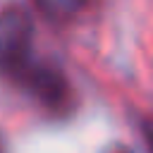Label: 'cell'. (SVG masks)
<instances>
[{
    "mask_svg": "<svg viewBox=\"0 0 153 153\" xmlns=\"http://www.w3.org/2000/svg\"><path fill=\"white\" fill-rule=\"evenodd\" d=\"M33 65V22L24 7H5L0 12V74L22 84Z\"/></svg>",
    "mask_w": 153,
    "mask_h": 153,
    "instance_id": "1",
    "label": "cell"
},
{
    "mask_svg": "<svg viewBox=\"0 0 153 153\" xmlns=\"http://www.w3.org/2000/svg\"><path fill=\"white\" fill-rule=\"evenodd\" d=\"M115 153H129V151H124V148H120V151H115Z\"/></svg>",
    "mask_w": 153,
    "mask_h": 153,
    "instance_id": "5",
    "label": "cell"
},
{
    "mask_svg": "<svg viewBox=\"0 0 153 153\" xmlns=\"http://www.w3.org/2000/svg\"><path fill=\"white\" fill-rule=\"evenodd\" d=\"M22 88H26L41 105H45L53 112H62L69 108L72 103V91H69V81L65 79V74L48 65V62H38L29 69V74L22 79L19 84Z\"/></svg>",
    "mask_w": 153,
    "mask_h": 153,
    "instance_id": "2",
    "label": "cell"
},
{
    "mask_svg": "<svg viewBox=\"0 0 153 153\" xmlns=\"http://www.w3.org/2000/svg\"><path fill=\"white\" fill-rule=\"evenodd\" d=\"M0 153H2V148H0Z\"/></svg>",
    "mask_w": 153,
    "mask_h": 153,
    "instance_id": "6",
    "label": "cell"
},
{
    "mask_svg": "<svg viewBox=\"0 0 153 153\" xmlns=\"http://www.w3.org/2000/svg\"><path fill=\"white\" fill-rule=\"evenodd\" d=\"M79 2H84V0H62L65 10H72V7H74V5H79Z\"/></svg>",
    "mask_w": 153,
    "mask_h": 153,
    "instance_id": "4",
    "label": "cell"
},
{
    "mask_svg": "<svg viewBox=\"0 0 153 153\" xmlns=\"http://www.w3.org/2000/svg\"><path fill=\"white\" fill-rule=\"evenodd\" d=\"M141 134H143V139H146L148 151L153 153V117H146V120L141 122Z\"/></svg>",
    "mask_w": 153,
    "mask_h": 153,
    "instance_id": "3",
    "label": "cell"
}]
</instances>
